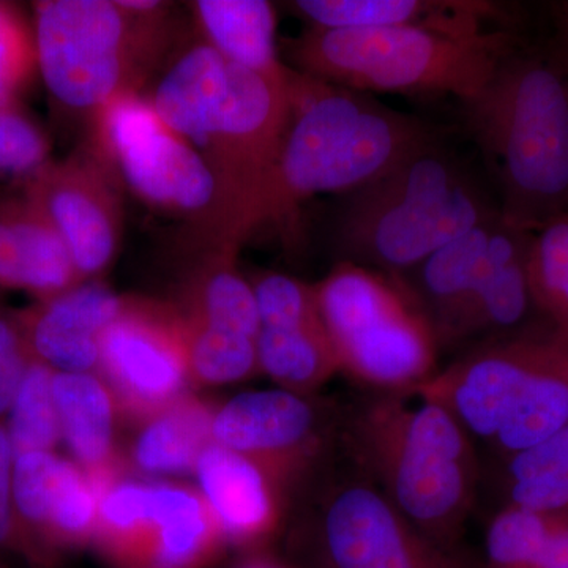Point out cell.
I'll use <instances>...</instances> for the list:
<instances>
[{"label": "cell", "mask_w": 568, "mask_h": 568, "mask_svg": "<svg viewBox=\"0 0 568 568\" xmlns=\"http://www.w3.org/2000/svg\"><path fill=\"white\" fill-rule=\"evenodd\" d=\"M290 84L235 67L200 40L175 55L148 97L163 122L203 156L215 181L211 212L193 230L204 252L239 254L256 233L290 118Z\"/></svg>", "instance_id": "6da1fadb"}, {"label": "cell", "mask_w": 568, "mask_h": 568, "mask_svg": "<svg viewBox=\"0 0 568 568\" xmlns=\"http://www.w3.org/2000/svg\"><path fill=\"white\" fill-rule=\"evenodd\" d=\"M338 446L425 536L458 548L484 487L480 448L418 394H368L343 409Z\"/></svg>", "instance_id": "7a4b0ae2"}, {"label": "cell", "mask_w": 568, "mask_h": 568, "mask_svg": "<svg viewBox=\"0 0 568 568\" xmlns=\"http://www.w3.org/2000/svg\"><path fill=\"white\" fill-rule=\"evenodd\" d=\"M436 136L414 115L293 70L290 118L256 231L293 230L313 197L354 192Z\"/></svg>", "instance_id": "3957f363"}, {"label": "cell", "mask_w": 568, "mask_h": 568, "mask_svg": "<svg viewBox=\"0 0 568 568\" xmlns=\"http://www.w3.org/2000/svg\"><path fill=\"white\" fill-rule=\"evenodd\" d=\"M462 106L507 222L536 233L568 212L566 67L517 47Z\"/></svg>", "instance_id": "277c9868"}, {"label": "cell", "mask_w": 568, "mask_h": 568, "mask_svg": "<svg viewBox=\"0 0 568 568\" xmlns=\"http://www.w3.org/2000/svg\"><path fill=\"white\" fill-rule=\"evenodd\" d=\"M343 196L335 224L343 261L395 276L500 212L477 171L437 136Z\"/></svg>", "instance_id": "5b68a950"}, {"label": "cell", "mask_w": 568, "mask_h": 568, "mask_svg": "<svg viewBox=\"0 0 568 568\" xmlns=\"http://www.w3.org/2000/svg\"><path fill=\"white\" fill-rule=\"evenodd\" d=\"M37 70L62 110L95 114L141 92L173 43L170 3L41 0L33 3Z\"/></svg>", "instance_id": "8992f818"}, {"label": "cell", "mask_w": 568, "mask_h": 568, "mask_svg": "<svg viewBox=\"0 0 568 568\" xmlns=\"http://www.w3.org/2000/svg\"><path fill=\"white\" fill-rule=\"evenodd\" d=\"M507 31L452 37L418 28H308L286 43L301 73L362 93L450 95L469 102L517 48Z\"/></svg>", "instance_id": "52a82bcc"}, {"label": "cell", "mask_w": 568, "mask_h": 568, "mask_svg": "<svg viewBox=\"0 0 568 568\" xmlns=\"http://www.w3.org/2000/svg\"><path fill=\"white\" fill-rule=\"evenodd\" d=\"M313 286L339 373L368 394H414L439 372L435 328L399 276L339 261Z\"/></svg>", "instance_id": "ba28073f"}, {"label": "cell", "mask_w": 568, "mask_h": 568, "mask_svg": "<svg viewBox=\"0 0 568 568\" xmlns=\"http://www.w3.org/2000/svg\"><path fill=\"white\" fill-rule=\"evenodd\" d=\"M334 463L304 526L315 568H474L417 529L345 455Z\"/></svg>", "instance_id": "9c48e42d"}, {"label": "cell", "mask_w": 568, "mask_h": 568, "mask_svg": "<svg viewBox=\"0 0 568 568\" xmlns=\"http://www.w3.org/2000/svg\"><path fill=\"white\" fill-rule=\"evenodd\" d=\"M91 148L142 203L183 216L196 230L211 212L215 181L207 163L171 130L148 97L122 93L92 115Z\"/></svg>", "instance_id": "30bf717a"}, {"label": "cell", "mask_w": 568, "mask_h": 568, "mask_svg": "<svg viewBox=\"0 0 568 568\" xmlns=\"http://www.w3.org/2000/svg\"><path fill=\"white\" fill-rule=\"evenodd\" d=\"M558 336L556 325L538 317L463 351L414 394L446 407L485 450L521 405Z\"/></svg>", "instance_id": "8fae6325"}, {"label": "cell", "mask_w": 568, "mask_h": 568, "mask_svg": "<svg viewBox=\"0 0 568 568\" xmlns=\"http://www.w3.org/2000/svg\"><path fill=\"white\" fill-rule=\"evenodd\" d=\"M122 183L91 145L50 160L22 182L69 246L82 282L99 278L114 261L123 234Z\"/></svg>", "instance_id": "7c38bea8"}, {"label": "cell", "mask_w": 568, "mask_h": 568, "mask_svg": "<svg viewBox=\"0 0 568 568\" xmlns=\"http://www.w3.org/2000/svg\"><path fill=\"white\" fill-rule=\"evenodd\" d=\"M342 416L343 409L324 413L305 394L286 388L245 392L216 413L212 437L275 477L336 443Z\"/></svg>", "instance_id": "4fadbf2b"}, {"label": "cell", "mask_w": 568, "mask_h": 568, "mask_svg": "<svg viewBox=\"0 0 568 568\" xmlns=\"http://www.w3.org/2000/svg\"><path fill=\"white\" fill-rule=\"evenodd\" d=\"M260 315L257 365L286 390L306 394L339 373L315 286L280 272L252 280Z\"/></svg>", "instance_id": "5bb4252c"}, {"label": "cell", "mask_w": 568, "mask_h": 568, "mask_svg": "<svg viewBox=\"0 0 568 568\" xmlns=\"http://www.w3.org/2000/svg\"><path fill=\"white\" fill-rule=\"evenodd\" d=\"M532 234L499 212L399 276L435 328L440 351L459 317L497 272L528 252Z\"/></svg>", "instance_id": "9a60e30c"}, {"label": "cell", "mask_w": 568, "mask_h": 568, "mask_svg": "<svg viewBox=\"0 0 568 568\" xmlns=\"http://www.w3.org/2000/svg\"><path fill=\"white\" fill-rule=\"evenodd\" d=\"M100 365L138 405L156 406L174 398L189 373L179 315L125 301L104 332Z\"/></svg>", "instance_id": "2e32d148"}, {"label": "cell", "mask_w": 568, "mask_h": 568, "mask_svg": "<svg viewBox=\"0 0 568 568\" xmlns=\"http://www.w3.org/2000/svg\"><path fill=\"white\" fill-rule=\"evenodd\" d=\"M125 301L97 280L41 301L17 317L32 357L54 372L88 373L102 361L104 332Z\"/></svg>", "instance_id": "e0dca14e"}, {"label": "cell", "mask_w": 568, "mask_h": 568, "mask_svg": "<svg viewBox=\"0 0 568 568\" xmlns=\"http://www.w3.org/2000/svg\"><path fill=\"white\" fill-rule=\"evenodd\" d=\"M298 17L316 29H426L452 37H480L499 31L506 9L484 0H297Z\"/></svg>", "instance_id": "ac0fdd59"}, {"label": "cell", "mask_w": 568, "mask_h": 568, "mask_svg": "<svg viewBox=\"0 0 568 568\" xmlns=\"http://www.w3.org/2000/svg\"><path fill=\"white\" fill-rule=\"evenodd\" d=\"M82 283L69 246L24 193L0 200V286L50 301Z\"/></svg>", "instance_id": "d6986e66"}, {"label": "cell", "mask_w": 568, "mask_h": 568, "mask_svg": "<svg viewBox=\"0 0 568 568\" xmlns=\"http://www.w3.org/2000/svg\"><path fill=\"white\" fill-rule=\"evenodd\" d=\"M99 499L88 478L52 452L14 458V508L24 526L54 536H81L95 519Z\"/></svg>", "instance_id": "ffe728a7"}, {"label": "cell", "mask_w": 568, "mask_h": 568, "mask_svg": "<svg viewBox=\"0 0 568 568\" xmlns=\"http://www.w3.org/2000/svg\"><path fill=\"white\" fill-rule=\"evenodd\" d=\"M201 489L226 536L253 541L276 523L272 476L256 462L222 446H207L194 466Z\"/></svg>", "instance_id": "44dd1931"}, {"label": "cell", "mask_w": 568, "mask_h": 568, "mask_svg": "<svg viewBox=\"0 0 568 568\" xmlns=\"http://www.w3.org/2000/svg\"><path fill=\"white\" fill-rule=\"evenodd\" d=\"M201 40L224 61L276 85H287L293 69L276 47V13L265 0H196L192 3Z\"/></svg>", "instance_id": "7402d4cb"}, {"label": "cell", "mask_w": 568, "mask_h": 568, "mask_svg": "<svg viewBox=\"0 0 568 568\" xmlns=\"http://www.w3.org/2000/svg\"><path fill=\"white\" fill-rule=\"evenodd\" d=\"M567 425L568 332L559 328L558 342L537 373L521 405L503 432L485 448L484 465H495L528 450Z\"/></svg>", "instance_id": "603a6c76"}, {"label": "cell", "mask_w": 568, "mask_h": 568, "mask_svg": "<svg viewBox=\"0 0 568 568\" xmlns=\"http://www.w3.org/2000/svg\"><path fill=\"white\" fill-rule=\"evenodd\" d=\"M140 560L151 568H190L201 559L211 525L201 500L181 488H149Z\"/></svg>", "instance_id": "cb8c5ba5"}, {"label": "cell", "mask_w": 568, "mask_h": 568, "mask_svg": "<svg viewBox=\"0 0 568 568\" xmlns=\"http://www.w3.org/2000/svg\"><path fill=\"white\" fill-rule=\"evenodd\" d=\"M496 488L497 507L568 511V425L514 457L484 465V485Z\"/></svg>", "instance_id": "d4e9b609"}, {"label": "cell", "mask_w": 568, "mask_h": 568, "mask_svg": "<svg viewBox=\"0 0 568 568\" xmlns=\"http://www.w3.org/2000/svg\"><path fill=\"white\" fill-rule=\"evenodd\" d=\"M239 254L204 252L185 286V317L256 338L260 315L252 283L237 268Z\"/></svg>", "instance_id": "484cf974"}, {"label": "cell", "mask_w": 568, "mask_h": 568, "mask_svg": "<svg viewBox=\"0 0 568 568\" xmlns=\"http://www.w3.org/2000/svg\"><path fill=\"white\" fill-rule=\"evenodd\" d=\"M52 394L61 435L84 465H100L110 452L112 406L106 388L89 373L54 372Z\"/></svg>", "instance_id": "4316f807"}, {"label": "cell", "mask_w": 568, "mask_h": 568, "mask_svg": "<svg viewBox=\"0 0 568 568\" xmlns=\"http://www.w3.org/2000/svg\"><path fill=\"white\" fill-rule=\"evenodd\" d=\"M212 422L197 406L183 405L152 422L138 439L134 458L148 473H182L196 466Z\"/></svg>", "instance_id": "83f0119b"}, {"label": "cell", "mask_w": 568, "mask_h": 568, "mask_svg": "<svg viewBox=\"0 0 568 568\" xmlns=\"http://www.w3.org/2000/svg\"><path fill=\"white\" fill-rule=\"evenodd\" d=\"M528 274L537 315L568 332V212L532 234Z\"/></svg>", "instance_id": "f1b7e54d"}, {"label": "cell", "mask_w": 568, "mask_h": 568, "mask_svg": "<svg viewBox=\"0 0 568 568\" xmlns=\"http://www.w3.org/2000/svg\"><path fill=\"white\" fill-rule=\"evenodd\" d=\"M54 369L33 358L7 414L14 457L28 452H52L61 439V424L52 394Z\"/></svg>", "instance_id": "f546056e"}, {"label": "cell", "mask_w": 568, "mask_h": 568, "mask_svg": "<svg viewBox=\"0 0 568 568\" xmlns=\"http://www.w3.org/2000/svg\"><path fill=\"white\" fill-rule=\"evenodd\" d=\"M189 373L204 383H235L257 365L256 338L211 327L179 315Z\"/></svg>", "instance_id": "4dcf8cb0"}, {"label": "cell", "mask_w": 568, "mask_h": 568, "mask_svg": "<svg viewBox=\"0 0 568 568\" xmlns=\"http://www.w3.org/2000/svg\"><path fill=\"white\" fill-rule=\"evenodd\" d=\"M562 511L497 507L485 536L487 568H528L558 525Z\"/></svg>", "instance_id": "1f68e13d"}, {"label": "cell", "mask_w": 568, "mask_h": 568, "mask_svg": "<svg viewBox=\"0 0 568 568\" xmlns=\"http://www.w3.org/2000/svg\"><path fill=\"white\" fill-rule=\"evenodd\" d=\"M50 153V136L21 103L0 106V178L28 181L52 160Z\"/></svg>", "instance_id": "d6a6232c"}, {"label": "cell", "mask_w": 568, "mask_h": 568, "mask_svg": "<svg viewBox=\"0 0 568 568\" xmlns=\"http://www.w3.org/2000/svg\"><path fill=\"white\" fill-rule=\"evenodd\" d=\"M36 71L32 26L17 6L0 2V106L21 103Z\"/></svg>", "instance_id": "836d02e7"}, {"label": "cell", "mask_w": 568, "mask_h": 568, "mask_svg": "<svg viewBox=\"0 0 568 568\" xmlns=\"http://www.w3.org/2000/svg\"><path fill=\"white\" fill-rule=\"evenodd\" d=\"M14 450L11 447L6 426L0 425V551L21 552L32 562H43L44 556L39 548L33 547L21 529L13 500V466Z\"/></svg>", "instance_id": "e575fe53"}, {"label": "cell", "mask_w": 568, "mask_h": 568, "mask_svg": "<svg viewBox=\"0 0 568 568\" xmlns=\"http://www.w3.org/2000/svg\"><path fill=\"white\" fill-rule=\"evenodd\" d=\"M32 361L17 320L11 321L0 312V417L9 414L26 369Z\"/></svg>", "instance_id": "d590c367"}, {"label": "cell", "mask_w": 568, "mask_h": 568, "mask_svg": "<svg viewBox=\"0 0 568 568\" xmlns=\"http://www.w3.org/2000/svg\"><path fill=\"white\" fill-rule=\"evenodd\" d=\"M528 568H568V511H562L558 525Z\"/></svg>", "instance_id": "8d00e7d4"}, {"label": "cell", "mask_w": 568, "mask_h": 568, "mask_svg": "<svg viewBox=\"0 0 568 568\" xmlns=\"http://www.w3.org/2000/svg\"><path fill=\"white\" fill-rule=\"evenodd\" d=\"M562 13L559 17L560 37H562L564 54H566L567 69H568V6L560 9ZM568 73V70H567Z\"/></svg>", "instance_id": "74e56055"}, {"label": "cell", "mask_w": 568, "mask_h": 568, "mask_svg": "<svg viewBox=\"0 0 568 568\" xmlns=\"http://www.w3.org/2000/svg\"><path fill=\"white\" fill-rule=\"evenodd\" d=\"M242 568H290V567H283V566H278V564H272V562H252V564H248V566H245Z\"/></svg>", "instance_id": "f35d334b"}]
</instances>
